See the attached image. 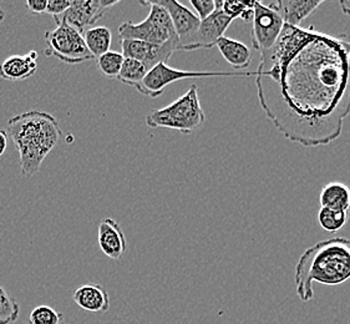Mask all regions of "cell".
Segmentation results:
<instances>
[{
  "mask_svg": "<svg viewBox=\"0 0 350 324\" xmlns=\"http://www.w3.org/2000/svg\"><path fill=\"white\" fill-rule=\"evenodd\" d=\"M257 71L259 104L287 140L318 148L342 135L350 113V36L284 24Z\"/></svg>",
  "mask_w": 350,
  "mask_h": 324,
  "instance_id": "obj_1",
  "label": "cell"
},
{
  "mask_svg": "<svg viewBox=\"0 0 350 324\" xmlns=\"http://www.w3.org/2000/svg\"><path fill=\"white\" fill-rule=\"evenodd\" d=\"M349 280V239L336 237L315 243L303 252L295 266V289L303 302L314 298V282L339 286Z\"/></svg>",
  "mask_w": 350,
  "mask_h": 324,
  "instance_id": "obj_2",
  "label": "cell"
},
{
  "mask_svg": "<svg viewBox=\"0 0 350 324\" xmlns=\"http://www.w3.org/2000/svg\"><path fill=\"white\" fill-rule=\"evenodd\" d=\"M7 134L19 152L21 175L28 178L59 144L62 129L51 113L30 110L8 121Z\"/></svg>",
  "mask_w": 350,
  "mask_h": 324,
  "instance_id": "obj_3",
  "label": "cell"
},
{
  "mask_svg": "<svg viewBox=\"0 0 350 324\" xmlns=\"http://www.w3.org/2000/svg\"><path fill=\"white\" fill-rule=\"evenodd\" d=\"M206 116L198 98L197 85H191L186 94L172 104L157 109L146 118V124L152 129H168L183 134H192L203 126Z\"/></svg>",
  "mask_w": 350,
  "mask_h": 324,
  "instance_id": "obj_4",
  "label": "cell"
},
{
  "mask_svg": "<svg viewBox=\"0 0 350 324\" xmlns=\"http://www.w3.org/2000/svg\"><path fill=\"white\" fill-rule=\"evenodd\" d=\"M141 5L150 8V14L141 23L126 21L119 27L121 40H141L154 45L178 40L175 28L167 12L154 1H140Z\"/></svg>",
  "mask_w": 350,
  "mask_h": 324,
  "instance_id": "obj_5",
  "label": "cell"
},
{
  "mask_svg": "<svg viewBox=\"0 0 350 324\" xmlns=\"http://www.w3.org/2000/svg\"><path fill=\"white\" fill-rule=\"evenodd\" d=\"M258 71H187L180 70L171 68L166 63L157 64L151 70L146 74L145 79L142 80L136 90L152 99L160 98L168 85L177 83L185 79L198 78H216V77H224V78H248V77H257Z\"/></svg>",
  "mask_w": 350,
  "mask_h": 324,
  "instance_id": "obj_6",
  "label": "cell"
},
{
  "mask_svg": "<svg viewBox=\"0 0 350 324\" xmlns=\"http://www.w3.org/2000/svg\"><path fill=\"white\" fill-rule=\"evenodd\" d=\"M44 39L46 44V57H56L70 65L95 59L85 44L84 36L64 23L56 24L54 30L46 31Z\"/></svg>",
  "mask_w": 350,
  "mask_h": 324,
  "instance_id": "obj_7",
  "label": "cell"
},
{
  "mask_svg": "<svg viewBox=\"0 0 350 324\" xmlns=\"http://www.w3.org/2000/svg\"><path fill=\"white\" fill-rule=\"evenodd\" d=\"M252 21L253 49L259 54L272 49L284 27L280 14L265 3L254 1Z\"/></svg>",
  "mask_w": 350,
  "mask_h": 324,
  "instance_id": "obj_8",
  "label": "cell"
},
{
  "mask_svg": "<svg viewBox=\"0 0 350 324\" xmlns=\"http://www.w3.org/2000/svg\"><path fill=\"white\" fill-rule=\"evenodd\" d=\"M116 4H119L118 0H72L71 7L63 15L54 16V21L55 24L64 23L84 36L86 30L94 28L109 8Z\"/></svg>",
  "mask_w": 350,
  "mask_h": 324,
  "instance_id": "obj_9",
  "label": "cell"
},
{
  "mask_svg": "<svg viewBox=\"0 0 350 324\" xmlns=\"http://www.w3.org/2000/svg\"><path fill=\"white\" fill-rule=\"evenodd\" d=\"M154 3L163 8L170 15L175 28L176 36L178 38V50L189 51L201 21L189 8L185 7L176 0H154Z\"/></svg>",
  "mask_w": 350,
  "mask_h": 324,
  "instance_id": "obj_10",
  "label": "cell"
},
{
  "mask_svg": "<svg viewBox=\"0 0 350 324\" xmlns=\"http://www.w3.org/2000/svg\"><path fill=\"white\" fill-rule=\"evenodd\" d=\"M122 55L144 64L150 71L157 64L166 63L172 54L178 50V40L154 45L141 40H121Z\"/></svg>",
  "mask_w": 350,
  "mask_h": 324,
  "instance_id": "obj_11",
  "label": "cell"
},
{
  "mask_svg": "<svg viewBox=\"0 0 350 324\" xmlns=\"http://www.w3.org/2000/svg\"><path fill=\"white\" fill-rule=\"evenodd\" d=\"M221 7H222V1H216L215 13L210 15L207 19L201 21L189 51L211 49L216 46V42L219 38L224 36L226 30L231 25L233 19L226 14Z\"/></svg>",
  "mask_w": 350,
  "mask_h": 324,
  "instance_id": "obj_12",
  "label": "cell"
},
{
  "mask_svg": "<svg viewBox=\"0 0 350 324\" xmlns=\"http://www.w3.org/2000/svg\"><path fill=\"white\" fill-rule=\"evenodd\" d=\"M98 242L106 257L118 261L126 252L127 243L121 226L112 219H103L98 224Z\"/></svg>",
  "mask_w": 350,
  "mask_h": 324,
  "instance_id": "obj_13",
  "label": "cell"
},
{
  "mask_svg": "<svg viewBox=\"0 0 350 324\" xmlns=\"http://www.w3.org/2000/svg\"><path fill=\"white\" fill-rule=\"evenodd\" d=\"M322 0H277L268 7L280 14L284 24L299 28L301 21L322 5Z\"/></svg>",
  "mask_w": 350,
  "mask_h": 324,
  "instance_id": "obj_14",
  "label": "cell"
},
{
  "mask_svg": "<svg viewBox=\"0 0 350 324\" xmlns=\"http://www.w3.org/2000/svg\"><path fill=\"white\" fill-rule=\"evenodd\" d=\"M39 54L30 50L25 55H12L0 64V78L8 81H24L31 78L38 69Z\"/></svg>",
  "mask_w": 350,
  "mask_h": 324,
  "instance_id": "obj_15",
  "label": "cell"
},
{
  "mask_svg": "<svg viewBox=\"0 0 350 324\" xmlns=\"http://www.w3.org/2000/svg\"><path fill=\"white\" fill-rule=\"evenodd\" d=\"M74 302L86 312L105 313L110 310V297L101 284L88 283L74 292Z\"/></svg>",
  "mask_w": 350,
  "mask_h": 324,
  "instance_id": "obj_16",
  "label": "cell"
},
{
  "mask_svg": "<svg viewBox=\"0 0 350 324\" xmlns=\"http://www.w3.org/2000/svg\"><path fill=\"white\" fill-rule=\"evenodd\" d=\"M219 53L224 60L236 70H243L252 62V53L243 42L234 40L227 36H222L216 42Z\"/></svg>",
  "mask_w": 350,
  "mask_h": 324,
  "instance_id": "obj_17",
  "label": "cell"
},
{
  "mask_svg": "<svg viewBox=\"0 0 350 324\" xmlns=\"http://www.w3.org/2000/svg\"><path fill=\"white\" fill-rule=\"evenodd\" d=\"M319 204L322 208L349 212V187L342 183H330L325 185L319 195Z\"/></svg>",
  "mask_w": 350,
  "mask_h": 324,
  "instance_id": "obj_18",
  "label": "cell"
},
{
  "mask_svg": "<svg viewBox=\"0 0 350 324\" xmlns=\"http://www.w3.org/2000/svg\"><path fill=\"white\" fill-rule=\"evenodd\" d=\"M84 40L89 51L98 59L103 54L110 51L112 42L111 30L106 27H94L84 33Z\"/></svg>",
  "mask_w": 350,
  "mask_h": 324,
  "instance_id": "obj_19",
  "label": "cell"
},
{
  "mask_svg": "<svg viewBox=\"0 0 350 324\" xmlns=\"http://www.w3.org/2000/svg\"><path fill=\"white\" fill-rule=\"evenodd\" d=\"M148 72V68L144 64L135 59L125 57V62L122 64L118 80L122 84L133 86L136 89L142 83V80L145 79Z\"/></svg>",
  "mask_w": 350,
  "mask_h": 324,
  "instance_id": "obj_20",
  "label": "cell"
},
{
  "mask_svg": "<svg viewBox=\"0 0 350 324\" xmlns=\"http://www.w3.org/2000/svg\"><path fill=\"white\" fill-rule=\"evenodd\" d=\"M348 222V212L322 208L318 212V224L327 232H338Z\"/></svg>",
  "mask_w": 350,
  "mask_h": 324,
  "instance_id": "obj_21",
  "label": "cell"
},
{
  "mask_svg": "<svg viewBox=\"0 0 350 324\" xmlns=\"http://www.w3.org/2000/svg\"><path fill=\"white\" fill-rule=\"evenodd\" d=\"M96 60H98V69L106 78L118 79L122 64L125 62V57L122 55V53L110 50L105 54H103L101 57H98Z\"/></svg>",
  "mask_w": 350,
  "mask_h": 324,
  "instance_id": "obj_22",
  "label": "cell"
},
{
  "mask_svg": "<svg viewBox=\"0 0 350 324\" xmlns=\"http://www.w3.org/2000/svg\"><path fill=\"white\" fill-rule=\"evenodd\" d=\"M21 314V307L7 289L0 286V324H13Z\"/></svg>",
  "mask_w": 350,
  "mask_h": 324,
  "instance_id": "obj_23",
  "label": "cell"
},
{
  "mask_svg": "<svg viewBox=\"0 0 350 324\" xmlns=\"http://www.w3.org/2000/svg\"><path fill=\"white\" fill-rule=\"evenodd\" d=\"M29 324H65V317L53 307L42 304L31 310Z\"/></svg>",
  "mask_w": 350,
  "mask_h": 324,
  "instance_id": "obj_24",
  "label": "cell"
},
{
  "mask_svg": "<svg viewBox=\"0 0 350 324\" xmlns=\"http://www.w3.org/2000/svg\"><path fill=\"white\" fill-rule=\"evenodd\" d=\"M254 1H222V10L233 21H252Z\"/></svg>",
  "mask_w": 350,
  "mask_h": 324,
  "instance_id": "obj_25",
  "label": "cell"
},
{
  "mask_svg": "<svg viewBox=\"0 0 350 324\" xmlns=\"http://www.w3.org/2000/svg\"><path fill=\"white\" fill-rule=\"evenodd\" d=\"M191 5L196 10L197 18L202 21L207 19L216 10L215 0H191Z\"/></svg>",
  "mask_w": 350,
  "mask_h": 324,
  "instance_id": "obj_26",
  "label": "cell"
},
{
  "mask_svg": "<svg viewBox=\"0 0 350 324\" xmlns=\"http://www.w3.org/2000/svg\"><path fill=\"white\" fill-rule=\"evenodd\" d=\"M71 3L72 0H48V7L45 13L53 15V18L63 15L71 7Z\"/></svg>",
  "mask_w": 350,
  "mask_h": 324,
  "instance_id": "obj_27",
  "label": "cell"
},
{
  "mask_svg": "<svg viewBox=\"0 0 350 324\" xmlns=\"http://www.w3.org/2000/svg\"><path fill=\"white\" fill-rule=\"evenodd\" d=\"M25 7L31 14H42L46 12L48 0H27Z\"/></svg>",
  "mask_w": 350,
  "mask_h": 324,
  "instance_id": "obj_28",
  "label": "cell"
},
{
  "mask_svg": "<svg viewBox=\"0 0 350 324\" xmlns=\"http://www.w3.org/2000/svg\"><path fill=\"white\" fill-rule=\"evenodd\" d=\"M8 137H9V136H8L7 131L3 130V129H0V157L4 155V152H5V150H7Z\"/></svg>",
  "mask_w": 350,
  "mask_h": 324,
  "instance_id": "obj_29",
  "label": "cell"
},
{
  "mask_svg": "<svg viewBox=\"0 0 350 324\" xmlns=\"http://www.w3.org/2000/svg\"><path fill=\"white\" fill-rule=\"evenodd\" d=\"M339 7L342 9L343 14L349 15L350 16V0H340Z\"/></svg>",
  "mask_w": 350,
  "mask_h": 324,
  "instance_id": "obj_30",
  "label": "cell"
},
{
  "mask_svg": "<svg viewBox=\"0 0 350 324\" xmlns=\"http://www.w3.org/2000/svg\"><path fill=\"white\" fill-rule=\"evenodd\" d=\"M4 18H5V13L3 10H0V23L4 21Z\"/></svg>",
  "mask_w": 350,
  "mask_h": 324,
  "instance_id": "obj_31",
  "label": "cell"
}]
</instances>
